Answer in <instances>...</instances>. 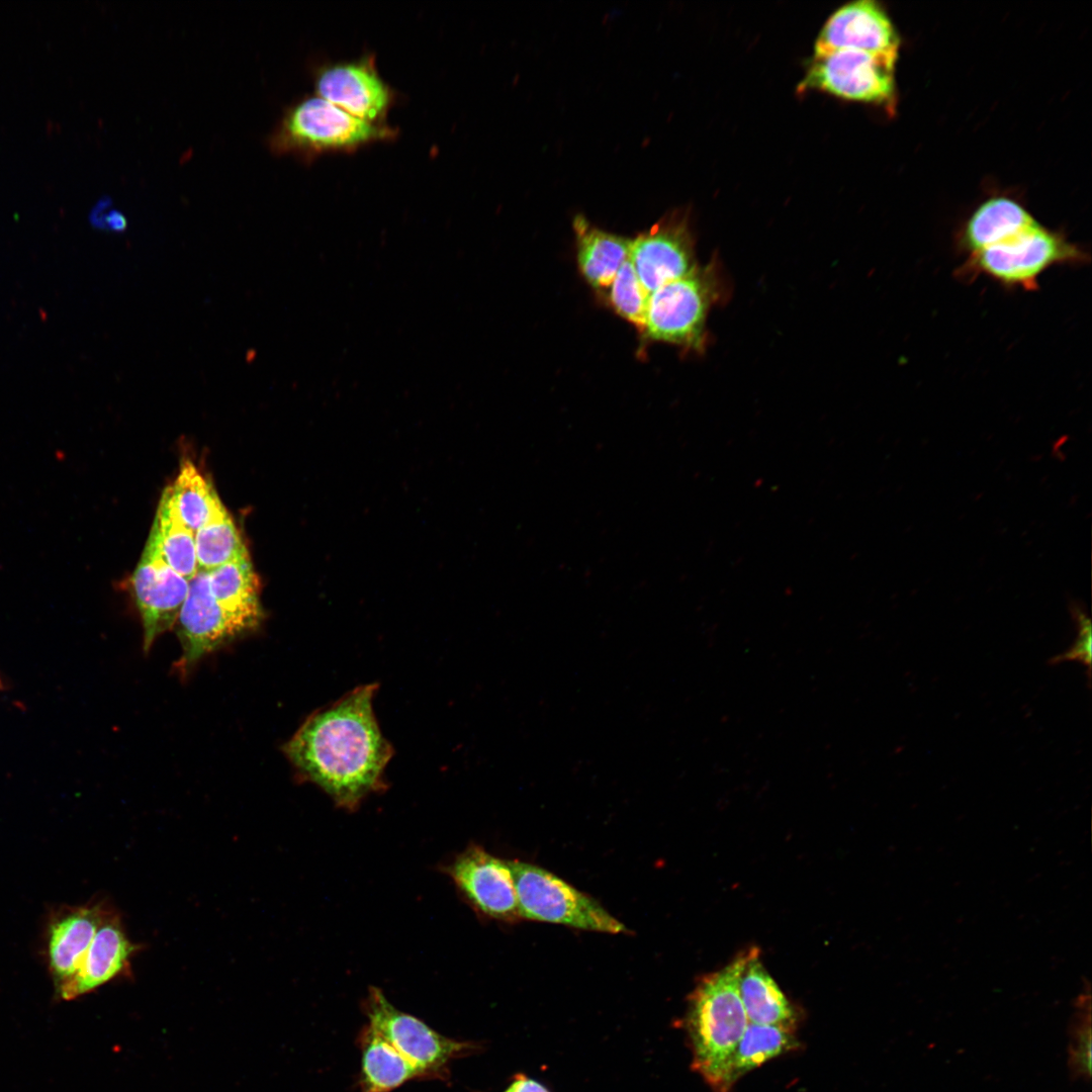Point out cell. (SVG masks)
Returning <instances> with one entry per match:
<instances>
[{
  "label": "cell",
  "instance_id": "6da1fadb",
  "mask_svg": "<svg viewBox=\"0 0 1092 1092\" xmlns=\"http://www.w3.org/2000/svg\"><path fill=\"white\" fill-rule=\"evenodd\" d=\"M377 690L378 684L357 687L312 713L282 748L299 779L348 811L387 787L384 769L393 748L374 715Z\"/></svg>",
  "mask_w": 1092,
  "mask_h": 1092
},
{
  "label": "cell",
  "instance_id": "7a4b0ae2",
  "mask_svg": "<svg viewBox=\"0 0 1092 1092\" xmlns=\"http://www.w3.org/2000/svg\"><path fill=\"white\" fill-rule=\"evenodd\" d=\"M754 951L750 948L705 976L690 996L686 1027L693 1068L714 1092H722L729 1060L749 1022L739 984Z\"/></svg>",
  "mask_w": 1092,
  "mask_h": 1092
},
{
  "label": "cell",
  "instance_id": "3957f363",
  "mask_svg": "<svg viewBox=\"0 0 1092 1092\" xmlns=\"http://www.w3.org/2000/svg\"><path fill=\"white\" fill-rule=\"evenodd\" d=\"M1089 255L1060 233L1038 222L1018 235L969 255L957 274L971 280L984 275L1002 286L1037 289L1038 277L1057 265H1082Z\"/></svg>",
  "mask_w": 1092,
  "mask_h": 1092
},
{
  "label": "cell",
  "instance_id": "277c9868",
  "mask_svg": "<svg viewBox=\"0 0 1092 1092\" xmlns=\"http://www.w3.org/2000/svg\"><path fill=\"white\" fill-rule=\"evenodd\" d=\"M391 129L359 119L320 96L289 107L268 136L275 154L348 151L389 138Z\"/></svg>",
  "mask_w": 1092,
  "mask_h": 1092
},
{
  "label": "cell",
  "instance_id": "5b68a950",
  "mask_svg": "<svg viewBox=\"0 0 1092 1092\" xmlns=\"http://www.w3.org/2000/svg\"><path fill=\"white\" fill-rule=\"evenodd\" d=\"M509 861L520 917L588 931L612 934L627 931L625 925L596 900L547 870L520 860Z\"/></svg>",
  "mask_w": 1092,
  "mask_h": 1092
},
{
  "label": "cell",
  "instance_id": "8992f818",
  "mask_svg": "<svg viewBox=\"0 0 1092 1092\" xmlns=\"http://www.w3.org/2000/svg\"><path fill=\"white\" fill-rule=\"evenodd\" d=\"M719 295L720 280L712 262L665 283L648 297L644 328L648 338L702 348L707 315Z\"/></svg>",
  "mask_w": 1092,
  "mask_h": 1092
},
{
  "label": "cell",
  "instance_id": "52a82bcc",
  "mask_svg": "<svg viewBox=\"0 0 1092 1092\" xmlns=\"http://www.w3.org/2000/svg\"><path fill=\"white\" fill-rule=\"evenodd\" d=\"M897 57L855 50L814 54L799 90H818L846 100L888 105L895 97Z\"/></svg>",
  "mask_w": 1092,
  "mask_h": 1092
},
{
  "label": "cell",
  "instance_id": "ba28073f",
  "mask_svg": "<svg viewBox=\"0 0 1092 1092\" xmlns=\"http://www.w3.org/2000/svg\"><path fill=\"white\" fill-rule=\"evenodd\" d=\"M364 1010L369 1026L426 1076L437 1074L470 1044L436 1032L422 1020L395 1008L376 987L369 989Z\"/></svg>",
  "mask_w": 1092,
  "mask_h": 1092
},
{
  "label": "cell",
  "instance_id": "9c48e42d",
  "mask_svg": "<svg viewBox=\"0 0 1092 1092\" xmlns=\"http://www.w3.org/2000/svg\"><path fill=\"white\" fill-rule=\"evenodd\" d=\"M177 634L182 647L179 664L193 665L205 654L258 627L231 613L212 596L207 571L198 569L189 580L187 596L178 615Z\"/></svg>",
  "mask_w": 1092,
  "mask_h": 1092
},
{
  "label": "cell",
  "instance_id": "30bf717a",
  "mask_svg": "<svg viewBox=\"0 0 1092 1092\" xmlns=\"http://www.w3.org/2000/svg\"><path fill=\"white\" fill-rule=\"evenodd\" d=\"M443 872L477 913L507 922L520 918L509 860L471 844L445 864Z\"/></svg>",
  "mask_w": 1092,
  "mask_h": 1092
},
{
  "label": "cell",
  "instance_id": "8fae6325",
  "mask_svg": "<svg viewBox=\"0 0 1092 1092\" xmlns=\"http://www.w3.org/2000/svg\"><path fill=\"white\" fill-rule=\"evenodd\" d=\"M629 260L649 294L694 271L698 266L688 218L673 212L640 234L631 241Z\"/></svg>",
  "mask_w": 1092,
  "mask_h": 1092
},
{
  "label": "cell",
  "instance_id": "7c38bea8",
  "mask_svg": "<svg viewBox=\"0 0 1092 1092\" xmlns=\"http://www.w3.org/2000/svg\"><path fill=\"white\" fill-rule=\"evenodd\" d=\"M133 592L147 652L162 633L173 628L188 593L189 580L162 557L152 534L132 575Z\"/></svg>",
  "mask_w": 1092,
  "mask_h": 1092
},
{
  "label": "cell",
  "instance_id": "4fadbf2b",
  "mask_svg": "<svg viewBox=\"0 0 1092 1092\" xmlns=\"http://www.w3.org/2000/svg\"><path fill=\"white\" fill-rule=\"evenodd\" d=\"M899 36L885 12L875 1H854L838 8L825 22L814 54L855 50L898 56Z\"/></svg>",
  "mask_w": 1092,
  "mask_h": 1092
},
{
  "label": "cell",
  "instance_id": "5bb4252c",
  "mask_svg": "<svg viewBox=\"0 0 1092 1092\" xmlns=\"http://www.w3.org/2000/svg\"><path fill=\"white\" fill-rule=\"evenodd\" d=\"M318 96L347 113L380 124L391 93L371 63L338 64L322 70L315 81Z\"/></svg>",
  "mask_w": 1092,
  "mask_h": 1092
},
{
  "label": "cell",
  "instance_id": "9a60e30c",
  "mask_svg": "<svg viewBox=\"0 0 1092 1092\" xmlns=\"http://www.w3.org/2000/svg\"><path fill=\"white\" fill-rule=\"evenodd\" d=\"M139 948L128 939L119 916L107 911L80 968L60 985L61 995L65 999L75 998L127 972Z\"/></svg>",
  "mask_w": 1092,
  "mask_h": 1092
},
{
  "label": "cell",
  "instance_id": "2e32d148",
  "mask_svg": "<svg viewBox=\"0 0 1092 1092\" xmlns=\"http://www.w3.org/2000/svg\"><path fill=\"white\" fill-rule=\"evenodd\" d=\"M107 911L99 905L77 908L51 926L50 966L60 985L80 968Z\"/></svg>",
  "mask_w": 1092,
  "mask_h": 1092
},
{
  "label": "cell",
  "instance_id": "e0dca14e",
  "mask_svg": "<svg viewBox=\"0 0 1092 1092\" xmlns=\"http://www.w3.org/2000/svg\"><path fill=\"white\" fill-rule=\"evenodd\" d=\"M1036 220L1018 202L1007 197H994L982 203L963 228L958 245L962 252L972 255L1006 241Z\"/></svg>",
  "mask_w": 1092,
  "mask_h": 1092
},
{
  "label": "cell",
  "instance_id": "ac0fdd59",
  "mask_svg": "<svg viewBox=\"0 0 1092 1092\" xmlns=\"http://www.w3.org/2000/svg\"><path fill=\"white\" fill-rule=\"evenodd\" d=\"M573 229L582 275L596 288L610 287L622 264L629 259L632 240L595 228L583 215L574 217Z\"/></svg>",
  "mask_w": 1092,
  "mask_h": 1092
},
{
  "label": "cell",
  "instance_id": "d6986e66",
  "mask_svg": "<svg viewBox=\"0 0 1092 1092\" xmlns=\"http://www.w3.org/2000/svg\"><path fill=\"white\" fill-rule=\"evenodd\" d=\"M739 992L749 1022L795 1028L796 1011L758 961L756 949L745 966Z\"/></svg>",
  "mask_w": 1092,
  "mask_h": 1092
},
{
  "label": "cell",
  "instance_id": "ffe728a7",
  "mask_svg": "<svg viewBox=\"0 0 1092 1092\" xmlns=\"http://www.w3.org/2000/svg\"><path fill=\"white\" fill-rule=\"evenodd\" d=\"M799 1046L793 1027L748 1022L729 1060L722 1092H730L748 1072Z\"/></svg>",
  "mask_w": 1092,
  "mask_h": 1092
},
{
  "label": "cell",
  "instance_id": "44dd1931",
  "mask_svg": "<svg viewBox=\"0 0 1092 1092\" xmlns=\"http://www.w3.org/2000/svg\"><path fill=\"white\" fill-rule=\"evenodd\" d=\"M363 1092H389L415 1077L426 1076L371 1026L361 1035Z\"/></svg>",
  "mask_w": 1092,
  "mask_h": 1092
},
{
  "label": "cell",
  "instance_id": "7402d4cb",
  "mask_svg": "<svg viewBox=\"0 0 1092 1092\" xmlns=\"http://www.w3.org/2000/svg\"><path fill=\"white\" fill-rule=\"evenodd\" d=\"M207 573L213 598L231 613L258 627L263 619L260 581L250 557L225 563Z\"/></svg>",
  "mask_w": 1092,
  "mask_h": 1092
},
{
  "label": "cell",
  "instance_id": "603a6c76",
  "mask_svg": "<svg viewBox=\"0 0 1092 1092\" xmlns=\"http://www.w3.org/2000/svg\"><path fill=\"white\" fill-rule=\"evenodd\" d=\"M164 560L190 580L198 571L194 533L177 516L165 488L151 533Z\"/></svg>",
  "mask_w": 1092,
  "mask_h": 1092
},
{
  "label": "cell",
  "instance_id": "cb8c5ba5",
  "mask_svg": "<svg viewBox=\"0 0 1092 1092\" xmlns=\"http://www.w3.org/2000/svg\"><path fill=\"white\" fill-rule=\"evenodd\" d=\"M168 490L177 516L194 534L223 508L212 484L190 460L182 463Z\"/></svg>",
  "mask_w": 1092,
  "mask_h": 1092
},
{
  "label": "cell",
  "instance_id": "d4e9b609",
  "mask_svg": "<svg viewBox=\"0 0 1092 1092\" xmlns=\"http://www.w3.org/2000/svg\"><path fill=\"white\" fill-rule=\"evenodd\" d=\"M198 569L209 571L229 562L248 558L247 548L223 507L195 534Z\"/></svg>",
  "mask_w": 1092,
  "mask_h": 1092
},
{
  "label": "cell",
  "instance_id": "484cf974",
  "mask_svg": "<svg viewBox=\"0 0 1092 1092\" xmlns=\"http://www.w3.org/2000/svg\"><path fill=\"white\" fill-rule=\"evenodd\" d=\"M610 301L624 318L644 330L649 293L640 283L630 262L626 260L612 281Z\"/></svg>",
  "mask_w": 1092,
  "mask_h": 1092
},
{
  "label": "cell",
  "instance_id": "4316f807",
  "mask_svg": "<svg viewBox=\"0 0 1092 1092\" xmlns=\"http://www.w3.org/2000/svg\"><path fill=\"white\" fill-rule=\"evenodd\" d=\"M1078 1011L1069 1024L1068 1069L1073 1080L1089 1081L1091 1078V1007L1090 996L1081 995L1077 1000Z\"/></svg>",
  "mask_w": 1092,
  "mask_h": 1092
},
{
  "label": "cell",
  "instance_id": "83f0119b",
  "mask_svg": "<svg viewBox=\"0 0 1092 1092\" xmlns=\"http://www.w3.org/2000/svg\"><path fill=\"white\" fill-rule=\"evenodd\" d=\"M1070 612L1078 630L1077 637L1069 649L1052 657L1049 663L1059 664L1065 661H1078L1087 667L1089 679L1092 659L1091 620L1085 608L1075 601L1070 604Z\"/></svg>",
  "mask_w": 1092,
  "mask_h": 1092
},
{
  "label": "cell",
  "instance_id": "f1b7e54d",
  "mask_svg": "<svg viewBox=\"0 0 1092 1092\" xmlns=\"http://www.w3.org/2000/svg\"><path fill=\"white\" fill-rule=\"evenodd\" d=\"M504 1092H549L542 1084L526 1076L517 1077Z\"/></svg>",
  "mask_w": 1092,
  "mask_h": 1092
},
{
  "label": "cell",
  "instance_id": "f546056e",
  "mask_svg": "<svg viewBox=\"0 0 1092 1092\" xmlns=\"http://www.w3.org/2000/svg\"><path fill=\"white\" fill-rule=\"evenodd\" d=\"M104 225L107 224L113 230H121L125 226V219L118 211H110L103 219Z\"/></svg>",
  "mask_w": 1092,
  "mask_h": 1092
},
{
  "label": "cell",
  "instance_id": "4dcf8cb0",
  "mask_svg": "<svg viewBox=\"0 0 1092 1092\" xmlns=\"http://www.w3.org/2000/svg\"><path fill=\"white\" fill-rule=\"evenodd\" d=\"M2 688H3V682H2V679L0 677V689H2Z\"/></svg>",
  "mask_w": 1092,
  "mask_h": 1092
}]
</instances>
